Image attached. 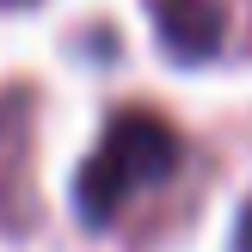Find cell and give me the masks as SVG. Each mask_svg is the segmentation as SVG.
Here are the masks:
<instances>
[{
  "label": "cell",
  "mask_w": 252,
  "mask_h": 252,
  "mask_svg": "<svg viewBox=\"0 0 252 252\" xmlns=\"http://www.w3.org/2000/svg\"><path fill=\"white\" fill-rule=\"evenodd\" d=\"M179 160H185V142L160 111H148V105L111 111L105 135L93 142V154L74 172V216L86 228H111L142 191L166 185L179 172Z\"/></svg>",
  "instance_id": "6da1fadb"
},
{
  "label": "cell",
  "mask_w": 252,
  "mask_h": 252,
  "mask_svg": "<svg viewBox=\"0 0 252 252\" xmlns=\"http://www.w3.org/2000/svg\"><path fill=\"white\" fill-rule=\"evenodd\" d=\"M148 19H154V37L172 62H209L221 43H228V12L221 0H148Z\"/></svg>",
  "instance_id": "7a4b0ae2"
},
{
  "label": "cell",
  "mask_w": 252,
  "mask_h": 252,
  "mask_svg": "<svg viewBox=\"0 0 252 252\" xmlns=\"http://www.w3.org/2000/svg\"><path fill=\"white\" fill-rule=\"evenodd\" d=\"M234 252H252V203L240 209V221H234Z\"/></svg>",
  "instance_id": "3957f363"
}]
</instances>
